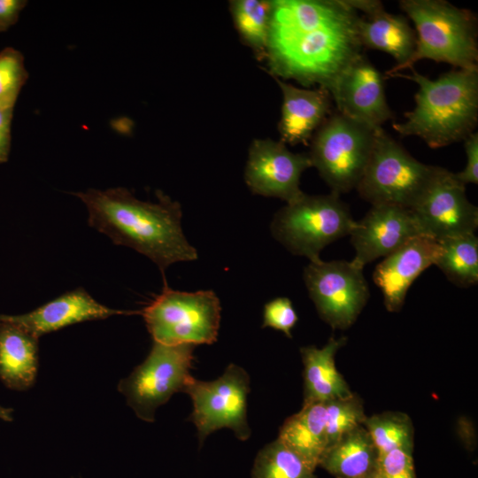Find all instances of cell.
I'll use <instances>...</instances> for the list:
<instances>
[{
  "mask_svg": "<svg viewBox=\"0 0 478 478\" xmlns=\"http://www.w3.org/2000/svg\"><path fill=\"white\" fill-rule=\"evenodd\" d=\"M220 303L212 290L186 292L164 288L139 311L153 342L166 345L212 344L217 341Z\"/></svg>",
  "mask_w": 478,
  "mask_h": 478,
  "instance_id": "obj_7",
  "label": "cell"
},
{
  "mask_svg": "<svg viewBox=\"0 0 478 478\" xmlns=\"http://www.w3.org/2000/svg\"><path fill=\"white\" fill-rule=\"evenodd\" d=\"M336 112L372 128L392 120L385 94L384 75L364 55H358L329 88Z\"/></svg>",
  "mask_w": 478,
  "mask_h": 478,
  "instance_id": "obj_14",
  "label": "cell"
},
{
  "mask_svg": "<svg viewBox=\"0 0 478 478\" xmlns=\"http://www.w3.org/2000/svg\"><path fill=\"white\" fill-rule=\"evenodd\" d=\"M398 4L414 25L417 40L412 57L391 77L422 59L478 70L476 19L469 10L443 0H400Z\"/></svg>",
  "mask_w": 478,
  "mask_h": 478,
  "instance_id": "obj_4",
  "label": "cell"
},
{
  "mask_svg": "<svg viewBox=\"0 0 478 478\" xmlns=\"http://www.w3.org/2000/svg\"><path fill=\"white\" fill-rule=\"evenodd\" d=\"M12 409L0 405V420L4 421H12L13 420Z\"/></svg>",
  "mask_w": 478,
  "mask_h": 478,
  "instance_id": "obj_35",
  "label": "cell"
},
{
  "mask_svg": "<svg viewBox=\"0 0 478 478\" xmlns=\"http://www.w3.org/2000/svg\"><path fill=\"white\" fill-rule=\"evenodd\" d=\"M350 0H274L266 58L274 77L329 89L360 55Z\"/></svg>",
  "mask_w": 478,
  "mask_h": 478,
  "instance_id": "obj_1",
  "label": "cell"
},
{
  "mask_svg": "<svg viewBox=\"0 0 478 478\" xmlns=\"http://www.w3.org/2000/svg\"><path fill=\"white\" fill-rule=\"evenodd\" d=\"M345 343L344 336L331 337L322 348L313 345L300 348L304 364L303 404L324 403L352 394L335 363V353Z\"/></svg>",
  "mask_w": 478,
  "mask_h": 478,
  "instance_id": "obj_21",
  "label": "cell"
},
{
  "mask_svg": "<svg viewBox=\"0 0 478 478\" xmlns=\"http://www.w3.org/2000/svg\"><path fill=\"white\" fill-rule=\"evenodd\" d=\"M355 222L339 195L304 193L275 213L270 228L290 253L315 262L326 246L350 235Z\"/></svg>",
  "mask_w": 478,
  "mask_h": 478,
  "instance_id": "obj_6",
  "label": "cell"
},
{
  "mask_svg": "<svg viewBox=\"0 0 478 478\" xmlns=\"http://www.w3.org/2000/svg\"><path fill=\"white\" fill-rule=\"evenodd\" d=\"M13 109L0 108V164L8 160L11 150V127Z\"/></svg>",
  "mask_w": 478,
  "mask_h": 478,
  "instance_id": "obj_34",
  "label": "cell"
},
{
  "mask_svg": "<svg viewBox=\"0 0 478 478\" xmlns=\"http://www.w3.org/2000/svg\"><path fill=\"white\" fill-rule=\"evenodd\" d=\"M418 235H423L409 209L372 205L364 218L355 222L350 234L355 251L351 261L363 269L366 264L389 255Z\"/></svg>",
  "mask_w": 478,
  "mask_h": 478,
  "instance_id": "obj_15",
  "label": "cell"
},
{
  "mask_svg": "<svg viewBox=\"0 0 478 478\" xmlns=\"http://www.w3.org/2000/svg\"><path fill=\"white\" fill-rule=\"evenodd\" d=\"M309 167L312 162L308 153L292 152L281 141L255 139L249 149L244 180L254 194L289 204L304 194L299 188L300 178Z\"/></svg>",
  "mask_w": 478,
  "mask_h": 478,
  "instance_id": "obj_13",
  "label": "cell"
},
{
  "mask_svg": "<svg viewBox=\"0 0 478 478\" xmlns=\"http://www.w3.org/2000/svg\"><path fill=\"white\" fill-rule=\"evenodd\" d=\"M85 204L89 224L115 244L130 247L151 259L164 274L170 265L197 259L181 228V208L161 191L158 202L135 198L124 188L75 193Z\"/></svg>",
  "mask_w": 478,
  "mask_h": 478,
  "instance_id": "obj_2",
  "label": "cell"
},
{
  "mask_svg": "<svg viewBox=\"0 0 478 478\" xmlns=\"http://www.w3.org/2000/svg\"><path fill=\"white\" fill-rule=\"evenodd\" d=\"M324 405L328 447L357 427L364 425L367 417L361 399L354 393L324 402Z\"/></svg>",
  "mask_w": 478,
  "mask_h": 478,
  "instance_id": "obj_28",
  "label": "cell"
},
{
  "mask_svg": "<svg viewBox=\"0 0 478 478\" xmlns=\"http://www.w3.org/2000/svg\"><path fill=\"white\" fill-rule=\"evenodd\" d=\"M378 459L368 431L360 425L328 447L319 466L335 478H374Z\"/></svg>",
  "mask_w": 478,
  "mask_h": 478,
  "instance_id": "obj_22",
  "label": "cell"
},
{
  "mask_svg": "<svg viewBox=\"0 0 478 478\" xmlns=\"http://www.w3.org/2000/svg\"><path fill=\"white\" fill-rule=\"evenodd\" d=\"M28 78L22 54L14 48L0 51V108L13 109Z\"/></svg>",
  "mask_w": 478,
  "mask_h": 478,
  "instance_id": "obj_29",
  "label": "cell"
},
{
  "mask_svg": "<svg viewBox=\"0 0 478 478\" xmlns=\"http://www.w3.org/2000/svg\"><path fill=\"white\" fill-rule=\"evenodd\" d=\"M196 345L153 342L144 361L118 385L136 416L153 422L156 410L177 392H183L190 374Z\"/></svg>",
  "mask_w": 478,
  "mask_h": 478,
  "instance_id": "obj_9",
  "label": "cell"
},
{
  "mask_svg": "<svg viewBox=\"0 0 478 478\" xmlns=\"http://www.w3.org/2000/svg\"><path fill=\"white\" fill-rule=\"evenodd\" d=\"M139 314V311L109 308L95 300L83 289L66 292L25 314L4 315L39 339L42 335L76 323L103 320L113 315Z\"/></svg>",
  "mask_w": 478,
  "mask_h": 478,
  "instance_id": "obj_18",
  "label": "cell"
},
{
  "mask_svg": "<svg viewBox=\"0 0 478 478\" xmlns=\"http://www.w3.org/2000/svg\"><path fill=\"white\" fill-rule=\"evenodd\" d=\"M314 469L278 438L257 454L251 478H317Z\"/></svg>",
  "mask_w": 478,
  "mask_h": 478,
  "instance_id": "obj_25",
  "label": "cell"
},
{
  "mask_svg": "<svg viewBox=\"0 0 478 478\" xmlns=\"http://www.w3.org/2000/svg\"><path fill=\"white\" fill-rule=\"evenodd\" d=\"M440 253L435 263L453 284L468 288L478 282V238L474 233L438 241Z\"/></svg>",
  "mask_w": 478,
  "mask_h": 478,
  "instance_id": "obj_24",
  "label": "cell"
},
{
  "mask_svg": "<svg viewBox=\"0 0 478 478\" xmlns=\"http://www.w3.org/2000/svg\"><path fill=\"white\" fill-rule=\"evenodd\" d=\"M274 78L282 94L280 141L291 145L307 143L330 114V93L322 87L301 89Z\"/></svg>",
  "mask_w": 478,
  "mask_h": 478,
  "instance_id": "obj_19",
  "label": "cell"
},
{
  "mask_svg": "<svg viewBox=\"0 0 478 478\" xmlns=\"http://www.w3.org/2000/svg\"><path fill=\"white\" fill-rule=\"evenodd\" d=\"M440 253L438 241L418 235L384 257L375 266L373 280L381 289L389 312H398L415 279L435 265Z\"/></svg>",
  "mask_w": 478,
  "mask_h": 478,
  "instance_id": "obj_16",
  "label": "cell"
},
{
  "mask_svg": "<svg viewBox=\"0 0 478 478\" xmlns=\"http://www.w3.org/2000/svg\"><path fill=\"white\" fill-rule=\"evenodd\" d=\"M466 156L465 168L459 173H454L455 177L464 185L478 183V133L474 132L464 141Z\"/></svg>",
  "mask_w": 478,
  "mask_h": 478,
  "instance_id": "obj_32",
  "label": "cell"
},
{
  "mask_svg": "<svg viewBox=\"0 0 478 478\" xmlns=\"http://www.w3.org/2000/svg\"><path fill=\"white\" fill-rule=\"evenodd\" d=\"M374 478H416L412 452L393 450L380 457Z\"/></svg>",
  "mask_w": 478,
  "mask_h": 478,
  "instance_id": "obj_31",
  "label": "cell"
},
{
  "mask_svg": "<svg viewBox=\"0 0 478 478\" xmlns=\"http://www.w3.org/2000/svg\"><path fill=\"white\" fill-rule=\"evenodd\" d=\"M410 211L421 235L436 241L474 233L478 227V209L466 185L445 168Z\"/></svg>",
  "mask_w": 478,
  "mask_h": 478,
  "instance_id": "obj_12",
  "label": "cell"
},
{
  "mask_svg": "<svg viewBox=\"0 0 478 478\" xmlns=\"http://www.w3.org/2000/svg\"><path fill=\"white\" fill-rule=\"evenodd\" d=\"M230 12L241 38L260 58H266L271 15V1L235 0Z\"/></svg>",
  "mask_w": 478,
  "mask_h": 478,
  "instance_id": "obj_26",
  "label": "cell"
},
{
  "mask_svg": "<svg viewBox=\"0 0 478 478\" xmlns=\"http://www.w3.org/2000/svg\"><path fill=\"white\" fill-rule=\"evenodd\" d=\"M277 438L315 470L328 448L324 403L303 404L283 422Z\"/></svg>",
  "mask_w": 478,
  "mask_h": 478,
  "instance_id": "obj_23",
  "label": "cell"
},
{
  "mask_svg": "<svg viewBox=\"0 0 478 478\" xmlns=\"http://www.w3.org/2000/svg\"><path fill=\"white\" fill-rule=\"evenodd\" d=\"M363 13L358 21V34L362 47L390 55L396 65L388 70L391 77L412 57L416 47V33L405 16L394 15L376 0H350Z\"/></svg>",
  "mask_w": 478,
  "mask_h": 478,
  "instance_id": "obj_17",
  "label": "cell"
},
{
  "mask_svg": "<svg viewBox=\"0 0 478 478\" xmlns=\"http://www.w3.org/2000/svg\"><path fill=\"white\" fill-rule=\"evenodd\" d=\"M418 85L414 108L393 128L403 136H417L431 149L463 142L478 123V70H451L436 80L414 69L397 73Z\"/></svg>",
  "mask_w": 478,
  "mask_h": 478,
  "instance_id": "obj_3",
  "label": "cell"
},
{
  "mask_svg": "<svg viewBox=\"0 0 478 478\" xmlns=\"http://www.w3.org/2000/svg\"><path fill=\"white\" fill-rule=\"evenodd\" d=\"M364 426L378 451L379 458L393 450L412 452L413 426L401 412H385L366 417Z\"/></svg>",
  "mask_w": 478,
  "mask_h": 478,
  "instance_id": "obj_27",
  "label": "cell"
},
{
  "mask_svg": "<svg viewBox=\"0 0 478 478\" xmlns=\"http://www.w3.org/2000/svg\"><path fill=\"white\" fill-rule=\"evenodd\" d=\"M27 3L24 0H0V32L6 31L17 22Z\"/></svg>",
  "mask_w": 478,
  "mask_h": 478,
  "instance_id": "obj_33",
  "label": "cell"
},
{
  "mask_svg": "<svg viewBox=\"0 0 478 478\" xmlns=\"http://www.w3.org/2000/svg\"><path fill=\"white\" fill-rule=\"evenodd\" d=\"M297 320V314L288 297L274 298L264 306L262 328H274L291 338V330Z\"/></svg>",
  "mask_w": 478,
  "mask_h": 478,
  "instance_id": "obj_30",
  "label": "cell"
},
{
  "mask_svg": "<svg viewBox=\"0 0 478 478\" xmlns=\"http://www.w3.org/2000/svg\"><path fill=\"white\" fill-rule=\"evenodd\" d=\"M38 338L0 315V380L9 389L25 390L35 382Z\"/></svg>",
  "mask_w": 478,
  "mask_h": 478,
  "instance_id": "obj_20",
  "label": "cell"
},
{
  "mask_svg": "<svg viewBox=\"0 0 478 478\" xmlns=\"http://www.w3.org/2000/svg\"><path fill=\"white\" fill-rule=\"evenodd\" d=\"M443 168L419 161L378 127L369 161L356 189L372 205L389 204L410 210Z\"/></svg>",
  "mask_w": 478,
  "mask_h": 478,
  "instance_id": "obj_5",
  "label": "cell"
},
{
  "mask_svg": "<svg viewBox=\"0 0 478 478\" xmlns=\"http://www.w3.org/2000/svg\"><path fill=\"white\" fill-rule=\"evenodd\" d=\"M376 129L335 112L314 133L308 155L332 193L340 196L357 188L369 161Z\"/></svg>",
  "mask_w": 478,
  "mask_h": 478,
  "instance_id": "obj_8",
  "label": "cell"
},
{
  "mask_svg": "<svg viewBox=\"0 0 478 478\" xmlns=\"http://www.w3.org/2000/svg\"><path fill=\"white\" fill-rule=\"evenodd\" d=\"M250 376L245 369L230 363L221 376L210 382L194 377L185 387L193 404L188 420L197 431L200 446L214 431L227 428L237 439L246 441L251 436L247 420V398L250 393Z\"/></svg>",
  "mask_w": 478,
  "mask_h": 478,
  "instance_id": "obj_10",
  "label": "cell"
},
{
  "mask_svg": "<svg viewBox=\"0 0 478 478\" xmlns=\"http://www.w3.org/2000/svg\"><path fill=\"white\" fill-rule=\"evenodd\" d=\"M304 281L318 314L335 329L351 327L369 298L363 269L351 260L310 262Z\"/></svg>",
  "mask_w": 478,
  "mask_h": 478,
  "instance_id": "obj_11",
  "label": "cell"
}]
</instances>
